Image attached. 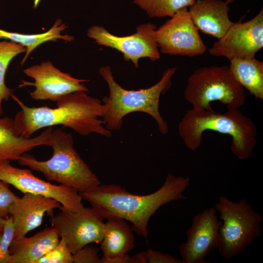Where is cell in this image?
<instances>
[{"label": "cell", "mask_w": 263, "mask_h": 263, "mask_svg": "<svg viewBox=\"0 0 263 263\" xmlns=\"http://www.w3.org/2000/svg\"><path fill=\"white\" fill-rule=\"evenodd\" d=\"M4 219L0 217V231H3Z\"/></svg>", "instance_id": "cell-29"}, {"label": "cell", "mask_w": 263, "mask_h": 263, "mask_svg": "<svg viewBox=\"0 0 263 263\" xmlns=\"http://www.w3.org/2000/svg\"><path fill=\"white\" fill-rule=\"evenodd\" d=\"M235 0H225V2L227 4L229 5V4L234 2Z\"/></svg>", "instance_id": "cell-30"}, {"label": "cell", "mask_w": 263, "mask_h": 263, "mask_svg": "<svg viewBox=\"0 0 263 263\" xmlns=\"http://www.w3.org/2000/svg\"><path fill=\"white\" fill-rule=\"evenodd\" d=\"M229 10L228 5L222 0H195L188 9L198 30L218 39L234 23L228 16Z\"/></svg>", "instance_id": "cell-17"}, {"label": "cell", "mask_w": 263, "mask_h": 263, "mask_svg": "<svg viewBox=\"0 0 263 263\" xmlns=\"http://www.w3.org/2000/svg\"><path fill=\"white\" fill-rule=\"evenodd\" d=\"M177 68L171 67L164 72L161 79L151 87L137 90H129L122 88L114 80L109 66L99 69V74L107 82L109 96L103 98L106 111L102 117L105 127L109 130L121 129L124 117L133 112L146 113L156 121L159 131L165 134L169 131L168 123L159 111L161 94L165 93L171 85V79Z\"/></svg>", "instance_id": "cell-4"}, {"label": "cell", "mask_w": 263, "mask_h": 263, "mask_svg": "<svg viewBox=\"0 0 263 263\" xmlns=\"http://www.w3.org/2000/svg\"><path fill=\"white\" fill-rule=\"evenodd\" d=\"M67 26L60 19H57L47 32L38 34H24L0 29V39H6L20 44L26 48L25 55L20 64L22 66L31 53L39 45L49 41L61 39L66 41L74 40L73 36L62 35Z\"/></svg>", "instance_id": "cell-21"}, {"label": "cell", "mask_w": 263, "mask_h": 263, "mask_svg": "<svg viewBox=\"0 0 263 263\" xmlns=\"http://www.w3.org/2000/svg\"><path fill=\"white\" fill-rule=\"evenodd\" d=\"M236 81L256 98L263 99V61L255 57H236L229 66Z\"/></svg>", "instance_id": "cell-20"}, {"label": "cell", "mask_w": 263, "mask_h": 263, "mask_svg": "<svg viewBox=\"0 0 263 263\" xmlns=\"http://www.w3.org/2000/svg\"><path fill=\"white\" fill-rule=\"evenodd\" d=\"M156 29L155 24L149 22L138 26L136 32L132 35L117 36L102 26L94 25L89 28L87 34L98 45L120 52L125 60L132 61L137 68L141 58L148 57L151 61H156L160 57L155 38Z\"/></svg>", "instance_id": "cell-10"}, {"label": "cell", "mask_w": 263, "mask_h": 263, "mask_svg": "<svg viewBox=\"0 0 263 263\" xmlns=\"http://www.w3.org/2000/svg\"><path fill=\"white\" fill-rule=\"evenodd\" d=\"M146 263H185L181 259H177L169 253L149 249L144 251Z\"/></svg>", "instance_id": "cell-28"}, {"label": "cell", "mask_w": 263, "mask_h": 263, "mask_svg": "<svg viewBox=\"0 0 263 263\" xmlns=\"http://www.w3.org/2000/svg\"><path fill=\"white\" fill-rule=\"evenodd\" d=\"M26 51L20 44L10 40L0 41V116L3 114V101H7L13 94V90L7 87L5 83L8 66L13 58Z\"/></svg>", "instance_id": "cell-22"}, {"label": "cell", "mask_w": 263, "mask_h": 263, "mask_svg": "<svg viewBox=\"0 0 263 263\" xmlns=\"http://www.w3.org/2000/svg\"><path fill=\"white\" fill-rule=\"evenodd\" d=\"M21 110L13 119L20 135L29 138L44 128L62 125L82 136L94 133L109 137L111 131L105 126L102 119L106 106L98 98L86 92L76 91L59 98L56 107H31L26 105L13 94L11 96Z\"/></svg>", "instance_id": "cell-2"}, {"label": "cell", "mask_w": 263, "mask_h": 263, "mask_svg": "<svg viewBox=\"0 0 263 263\" xmlns=\"http://www.w3.org/2000/svg\"><path fill=\"white\" fill-rule=\"evenodd\" d=\"M50 140L53 153L50 159L39 161L25 153L18 160L19 164L41 172L49 181L72 187L80 193L101 184L75 149L71 133L61 129L53 130Z\"/></svg>", "instance_id": "cell-5"}, {"label": "cell", "mask_w": 263, "mask_h": 263, "mask_svg": "<svg viewBox=\"0 0 263 263\" xmlns=\"http://www.w3.org/2000/svg\"><path fill=\"white\" fill-rule=\"evenodd\" d=\"M189 184V177L169 173L161 188L148 195L130 193L121 186L113 184H100L80 193L103 219L127 220L132 223L133 232L146 238L151 217L165 204L187 199L183 192Z\"/></svg>", "instance_id": "cell-1"}, {"label": "cell", "mask_w": 263, "mask_h": 263, "mask_svg": "<svg viewBox=\"0 0 263 263\" xmlns=\"http://www.w3.org/2000/svg\"><path fill=\"white\" fill-rule=\"evenodd\" d=\"M178 129L186 147L193 151L200 147L203 133L207 130L230 135L231 152L241 160L251 156L257 143L256 125L238 109L220 113L213 110L192 108L186 113Z\"/></svg>", "instance_id": "cell-3"}, {"label": "cell", "mask_w": 263, "mask_h": 263, "mask_svg": "<svg viewBox=\"0 0 263 263\" xmlns=\"http://www.w3.org/2000/svg\"><path fill=\"white\" fill-rule=\"evenodd\" d=\"M2 231H0V241L1 240V237H2Z\"/></svg>", "instance_id": "cell-31"}, {"label": "cell", "mask_w": 263, "mask_h": 263, "mask_svg": "<svg viewBox=\"0 0 263 263\" xmlns=\"http://www.w3.org/2000/svg\"><path fill=\"white\" fill-rule=\"evenodd\" d=\"M99 251L97 246L91 244H87L72 254L73 263H101Z\"/></svg>", "instance_id": "cell-26"}, {"label": "cell", "mask_w": 263, "mask_h": 263, "mask_svg": "<svg viewBox=\"0 0 263 263\" xmlns=\"http://www.w3.org/2000/svg\"><path fill=\"white\" fill-rule=\"evenodd\" d=\"M107 220L100 243L103 254L101 263H131L132 257L128 254L135 246L132 229L124 219Z\"/></svg>", "instance_id": "cell-16"}, {"label": "cell", "mask_w": 263, "mask_h": 263, "mask_svg": "<svg viewBox=\"0 0 263 263\" xmlns=\"http://www.w3.org/2000/svg\"><path fill=\"white\" fill-rule=\"evenodd\" d=\"M24 74L34 80V82L21 80L20 87L33 86L31 97L36 101L56 102L61 96L76 91L88 92L83 83L88 80L78 79L56 68L50 61H42L23 70Z\"/></svg>", "instance_id": "cell-13"}, {"label": "cell", "mask_w": 263, "mask_h": 263, "mask_svg": "<svg viewBox=\"0 0 263 263\" xmlns=\"http://www.w3.org/2000/svg\"><path fill=\"white\" fill-rule=\"evenodd\" d=\"M195 0H134L150 18L171 17L177 11L193 5Z\"/></svg>", "instance_id": "cell-23"}, {"label": "cell", "mask_w": 263, "mask_h": 263, "mask_svg": "<svg viewBox=\"0 0 263 263\" xmlns=\"http://www.w3.org/2000/svg\"><path fill=\"white\" fill-rule=\"evenodd\" d=\"M9 184L0 180V217L5 219L9 216V209L18 197L10 189Z\"/></svg>", "instance_id": "cell-27"}, {"label": "cell", "mask_w": 263, "mask_h": 263, "mask_svg": "<svg viewBox=\"0 0 263 263\" xmlns=\"http://www.w3.org/2000/svg\"><path fill=\"white\" fill-rule=\"evenodd\" d=\"M263 47V10L244 22H234L225 34L209 49L214 56H224L229 61L236 57H255Z\"/></svg>", "instance_id": "cell-12"}, {"label": "cell", "mask_w": 263, "mask_h": 263, "mask_svg": "<svg viewBox=\"0 0 263 263\" xmlns=\"http://www.w3.org/2000/svg\"><path fill=\"white\" fill-rule=\"evenodd\" d=\"M36 263H73L72 253L65 240L60 238L57 245Z\"/></svg>", "instance_id": "cell-24"}, {"label": "cell", "mask_w": 263, "mask_h": 263, "mask_svg": "<svg viewBox=\"0 0 263 263\" xmlns=\"http://www.w3.org/2000/svg\"><path fill=\"white\" fill-rule=\"evenodd\" d=\"M194 24L188 8L180 9L155 32L161 53L193 57L204 54L207 47Z\"/></svg>", "instance_id": "cell-9"}, {"label": "cell", "mask_w": 263, "mask_h": 263, "mask_svg": "<svg viewBox=\"0 0 263 263\" xmlns=\"http://www.w3.org/2000/svg\"><path fill=\"white\" fill-rule=\"evenodd\" d=\"M60 203L54 199L30 193H24L12 203L9 216L13 219L14 237L25 236L39 227L45 214L52 217L54 210L59 208Z\"/></svg>", "instance_id": "cell-15"}, {"label": "cell", "mask_w": 263, "mask_h": 263, "mask_svg": "<svg viewBox=\"0 0 263 263\" xmlns=\"http://www.w3.org/2000/svg\"><path fill=\"white\" fill-rule=\"evenodd\" d=\"M184 97L192 108L211 111L214 101L220 102L227 110L239 109L244 104L246 95L229 66L224 65L195 70L188 78Z\"/></svg>", "instance_id": "cell-6"}, {"label": "cell", "mask_w": 263, "mask_h": 263, "mask_svg": "<svg viewBox=\"0 0 263 263\" xmlns=\"http://www.w3.org/2000/svg\"><path fill=\"white\" fill-rule=\"evenodd\" d=\"M14 237V227L11 216L4 219L2 235L0 241V263H8L9 248Z\"/></svg>", "instance_id": "cell-25"}, {"label": "cell", "mask_w": 263, "mask_h": 263, "mask_svg": "<svg viewBox=\"0 0 263 263\" xmlns=\"http://www.w3.org/2000/svg\"><path fill=\"white\" fill-rule=\"evenodd\" d=\"M59 209L51 217L52 226L65 240L72 254L87 244L101 242L105 223L93 208L83 206L72 211L60 206Z\"/></svg>", "instance_id": "cell-8"}, {"label": "cell", "mask_w": 263, "mask_h": 263, "mask_svg": "<svg viewBox=\"0 0 263 263\" xmlns=\"http://www.w3.org/2000/svg\"><path fill=\"white\" fill-rule=\"evenodd\" d=\"M214 208L222 221L217 249L222 258L231 259L240 254L261 235L263 217L245 199L233 202L223 195Z\"/></svg>", "instance_id": "cell-7"}, {"label": "cell", "mask_w": 263, "mask_h": 263, "mask_svg": "<svg viewBox=\"0 0 263 263\" xmlns=\"http://www.w3.org/2000/svg\"><path fill=\"white\" fill-rule=\"evenodd\" d=\"M53 130L49 127L37 136L26 138L19 133L13 119L0 116V162L18 161L23 154L38 146H50Z\"/></svg>", "instance_id": "cell-18"}, {"label": "cell", "mask_w": 263, "mask_h": 263, "mask_svg": "<svg viewBox=\"0 0 263 263\" xmlns=\"http://www.w3.org/2000/svg\"><path fill=\"white\" fill-rule=\"evenodd\" d=\"M217 213L214 207H211L193 216L187 231V240L179 247V255L185 263H210L205 258L218 248L222 225Z\"/></svg>", "instance_id": "cell-14"}, {"label": "cell", "mask_w": 263, "mask_h": 263, "mask_svg": "<svg viewBox=\"0 0 263 263\" xmlns=\"http://www.w3.org/2000/svg\"><path fill=\"white\" fill-rule=\"evenodd\" d=\"M0 180L12 185L23 193H30L54 199L70 210L75 211L83 207L82 197L77 189L43 180L34 175L30 169L13 166L9 160L0 162Z\"/></svg>", "instance_id": "cell-11"}, {"label": "cell", "mask_w": 263, "mask_h": 263, "mask_svg": "<svg viewBox=\"0 0 263 263\" xmlns=\"http://www.w3.org/2000/svg\"><path fill=\"white\" fill-rule=\"evenodd\" d=\"M59 238L56 230L52 226L31 237L14 238L9 248L8 263H36L57 245Z\"/></svg>", "instance_id": "cell-19"}]
</instances>
